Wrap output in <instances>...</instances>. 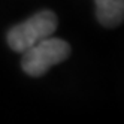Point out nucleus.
<instances>
[{
    "mask_svg": "<svg viewBox=\"0 0 124 124\" xmlns=\"http://www.w3.org/2000/svg\"><path fill=\"white\" fill-rule=\"evenodd\" d=\"M21 58V69L29 76L39 78L48 70L63 63L70 55V45L60 38H45L25 49Z\"/></svg>",
    "mask_w": 124,
    "mask_h": 124,
    "instance_id": "1",
    "label": "nucleus"
},
{
    "mask_svg": "<svg viewBox=\"0 0 124 124\" xmlns=\"http://www.w3.org/2000/svg\"><path fill=\"white\" fill-rule=\"evenodd\" d=\"M58 20L52 11H40L29 20L14 25L6 33V42L15 52H24L39 40L49 38L57 30Z\"/></svg>",
    "mask_w": 124,
    "mask_h": 124,
    "instance_id": "2",
    "label": "nucleus"
},
{
    "mask_svg": "<svg viewBox=\"0 0 124 124\" xmlns=\"http://www.w3.org/2000/svg\"><path fill=\"white\" fill-rule=\"evenodd\" d=\"M96 18L103 27H117L124 21V0H94Z\"/></svg>",
    "mask_w": 124,
    "mask_h": 124,
    "instance_id": "3",
    "label": "nucleus"
}]
</instances>
